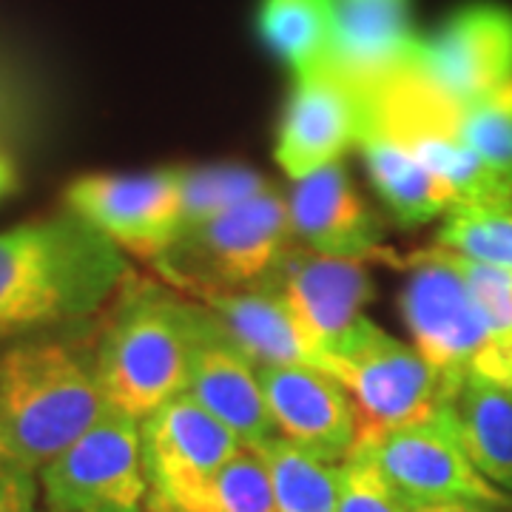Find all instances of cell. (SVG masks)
Instances as JSON below:
<instances>
[{
    "label": "cell",
    "instance_id": "6da1fadb",
    "mask_svg": "<svg viewBox=\"0 0 512 512\" xmlns=\"http://www.w3.org/2000/svg\"><path fill=\"white\" fill-rule=\"evenodd\" d=\"M128 274L126 254L69 208L0 231V339L97 319Z\"/></svg>",
    "mask_w": 512,
    "mask_h": 512
},
{
    "label": "cell",
    "instance_id": "7a4b0ae2",
    "mask_svg": "<svg viewBox=\"0 0 512 512\" xmlns=\"http://www.w3.org/2000/svg\"><path fill=\"white\" fill-rule=\"evenodd\" d=\"M97 319L0 339V424L40 473L109 413L94 359Z\"/></svg>",
    "mask_w": 512,
    "mask_h": 512
},
{
    "label": "cell",
    "instance_id": "3957f363",
    "mask_svg": "<svg viewBox=\"0 0 512 512\" xmlns=\"http://www.w3.org/2000/svg\"><path fill=\"white\" fill-rule=\"evenodd\" d=\"M200 305L140 274L126 276L97 316L94 359L111 410L143 421L183 396Z\"/></svg>",
    "mask_w": 512,
    "mask_h": 512
},
{
    "label": "cell",
    "instance_id": "277c9868",
    "mask_svg": "<svg viewBox=\"0 0 512 512\" xmlns=\"http://www.w3.org/2000/svg\"><path fill=\"white\" fill-rule=\"evenodd\" d=\"M404 265L399 311L421 356L456 387L464 376L512 384V339L487 322L453 256L436 245Z\"/></svg>",
    "mask_w": 512,
    "mask_h": 512
},
{
    "label": "cell",
    "instance_id": "5b68a950",
    "mask_svg": "<svg viewBox=\"0 0 512 512\" xmlns=\"http://www.w3.org/2000/svg\"><path fill=\"white\" fill-rule=\"evenodd\" d=\"M293 245L288 202L274 188L183 231L151 268L183 296L268 285Z\"/></svg>",
    "mask_w": 512,
    "mask_h": 512
},
{
    "label": "cell",
    "instance_id": "8992f818",
    "mask_svg": "<svg viewBox=\"0 0 512 512\" xmlns=\"http://www.w3.org/2000/svg\"><path fill=\"white\" fill-rule=\"evenodd\" d=\"M322 370L348 390L356 407V444H370L404 424L430 419L456 393V384L430 365L416 345H404L367 316L325 353Z\"/></svg>",
    "mask_w": 512,
    "mask_h": 512
},
{
    "label": "cell",
    "instance_id": "52a82bcc",
    "mask_svg": "<svg viewBox=\"0 0 512 512\" xmlns=\"http://www.w3.org/2000/svg\"><path fill=\"white\" fill-rule=\"evenodd\" d=\"M37 481L49 512H146L140 421L109 410L52 458Z\"/></svg>",
    "mask_w": 512,
    "mask_h": 512
},
{
    "label": "cell",
    "instance_id": "ba28073f",
    "mask_svg": "<svg viewBox=\"0 0 512 512\" xmlns=\"http://www.w3.org/2000/svg\"><path fill=\"white\" fill-rule=\"evenodd\" d=\"M367 447L390 484L410 507L427 504H493L512 507V498L478 473L458 439L450 404L430 419L390 430Z\"/></svg>",
    "mask_w": 512,
    "mask_h": 512
},
{
    "label": "cell",
    "instance_id": "9c48e42d",
    "mask_svg": "<svg viewBox=\"0 0 512 512\" xmlns=\"http://www.w3.org/2000/svg\"><path fill=\"white\" fill-rule=\"evenodd\" d=\"M66 208L123 254L154 262L183 231L180 168L146 174H83L63 191Z\"/></svg>",
    "mask_w": 512,
    "mask_h": 512
},
{
    "label": "cell",
    "instance_id": "30bf717a",
    "mask_svg": "<svg viewBox=\"0 0 512 512\" xmlns=\"http://www.w3.org/2000/svg\"><path fill=\"white\" fill-rule=\"evenodd\" d=\"M413 55L430 83L467 109L512 80V9L501 3L461 6L433 35L416 37Z\"/></svg>",
    "mask_w": 512,
    "mask_h": 512
},
{
    "label": "cell",
    "instance_id": "8fae6325",
    "mask_svg": "<svg viewBox=\"0 0 512 512\" xmlns=\"http://www.w3.org/2000/svg\"><path fill=\"white\" fill-rule=\"evenodd\" d=\"M140 444L148 481L146 512L197 490L245 447L188 393L140 421Z\"/></svg>",
    "mask_w": 512,
    "mask_h": 512
},
{
    "label": "cell",
    "instance_id": "7c38bea8",
    "mask_svg": "<svg viewBox=\"0 0 512 512\" xmlns=\"http://www.w3.org/2000/svg\"><path fill=\"white\" fill-rule=\"evenodd\" d=\"M322 367L328 353L348 333L373 299V276L362 259H342L308 251L293 242L271 282Z\"/></svg>",
    "mask_w": 512,
    "mask_h": 512
},
{
    "label": "cell",
    "instance_id": "4fadbf2b",
    "mask_svg": "<svg viewBox=\"0 0 512 512\" xmlns=\"http://www.w3.org/2000/svg\"><path fill=\"white\" fill-rule=\"evenodd\" d=\"M256 370L276 436L325 464H342L359 436L348 390L328 370L313 365Z\"/></svg>",
    "mask_w": 512,
    "mask_h": 512
},
{
    "label": "cell",
    "instance_id": "5bb4252c",
    "mask_svg": "<svg viewBox=\"0 0 512 512\" xmlns=\"http://www.w3.org/2000/svg\"><path fill=\"white\" fill-rule=\"evenodd\" d=\"M362 126L359 89L333 63L299 74L279 123L274 157L293 183L356 146Z\"/></svg>",
    "mask_w": 512,
    "mask_h": 512
},
{
    "label": "cell",
    "instance_id": "9a60e30c",
    "mask_svg": "<svg viewBox=\"0 0 512 512\" xmlns=\"http://www.w3.org/2000/svg\"><path fill=\"white\" fill-rule=\"evenodd\" d=\"M285 202L296 245L325 256L399 265L382 242V222L359 197L342 160L296 180Z\"/></svg>",
    "mask_w": 512,
    "mask_h": 512
},
{
    "label": "cell",
    "instance_id": "2e32d148",
    "mask_svg": "<svg viewBox=\"0 0 512 512\" xmlns=\"http://www.w3.org/2000/svg\"><path fill=\"white\" fill-rule=\"evenodd\" d=\"M185 393L202 404L214 419H220L251 450L276 436L259 384V370L228 339L217 316L205 305L197 311L191 376Z\"/></svg>",
    "mask_w": 512,
    "mask_h": 512
},
{
    "label": "cell",
    "instance_id": "e0dca14e",
    "mask_svg": "<svg viewBox=\"0 0 512 512\" xmlns=\"http://www.w3.org/2000/svg\"><path fill=\"white\" fill-rule=\"evenodd\" d=\"M194 302L205 305L217 316L228 339L256 367H319L316 353L302 336L296 319L274 285H256V288H239V291H208L194 296Z\"/></svg>",
    "mask_w": 512,
    "mask_h": 512
},
{
    "label": "cell",
    "instance_id": "ac0fdd59",
    "mask_svg": "<svg viewBox=\"0 0 512 512\" xmlns=\"http://www.w3.org/2000/svg\"><path fill=\"white\" fill-rule=\"evenodd\" d=\"M336 55L333 66L356 86L387 72L416 37L407 23V0H333Z\"/></svg>",
    "mask_w": 512,
    "mask_h": 512
},
{
    "label": "cell",
    "instance_id": "d6986e66",
    "mask_svg": "<svg viewBox=\"0 0 512 512\" xmlns=\"http://www.w3.org/2000/svg\"><path fill=\"white\" fill-rule=\"evenodd\" d=\"M450 413L478 473L512 498V384L464 376Z\"/></svg>",
    "mask_w": 512,
    "mask_h": 512
},
{
    "label": "cell",
    "instance_id": "ffe728a7",
    "mask_svg": "<svg viewBox=\"0 0 512 512\" xmlns=\"http://www.w3.org/2000/svg\"><path fill=\"white\" fill-rule=\"evenodd\" d=\"M356 146L362 148L370 183L382 197L384 208L402 225H424L447 214L458 202L447 185L390 137L362 128Z\"/></svg>",
    "mask_w": 512,
    "mask_h": 512
},
{
    "label": "cell",
    "instance_id": "44dd1931",
    "mask_svg": "<svg viewBox=\"0 0 512 512\" xmlns=\"http://www.w3.org/2000/svg\"><path fill=\"white\" fill-rule=\"evenodd\" d=\"M256 35L296 77L333 63L336 3L333 0H259Z\"/></svg>",
    "mask_w": 512,
    "mask_h": 512
},
{
    "label": "cell",
    "instance_id": "7402d4cb",
    "mask_svg": "<svg viewBox=\"0 0 512 512\" xmlns=\"http://www.w3.org/2000/svg\"><path fill=\"white\" fill-rule=\"evenodd\" d=\"M254 450L271 476L274 512H339L336 464L308 456L279 436Z\"/></svg>",
    "mask_w": 512,
    "mask_h": 512
},
{
    "label": "cell",
    "instance_id": "603a6c76",
    "mask_svg": "<svg viewBox=\"0 0 512 512\" xmlns=\"http://www.w3.org/2000/svg\"><path fill=\"white\" fill-rule=\"evenodd\" d=\"M154 512H274V487L259 453L242 447L197 490Z\"/></svg>",
    "mask_w": 512,
    "mask_h": 512
},
{
    "label": "cell",
    "instance_id": "cb8c5ba5",
    "mask_svg": "<svg viewBox=\"0 0 512 512\" xmlns=\"http://www.w3.org/2000/svg\"><path fill=\"white\" fill-rule=\"evenodd\" d=\"M444 251L512 271V205H456L436 234Z\"/></svg>",
    "mask_w": 512,
    "mask_h": 512
},
{
    "label": "cell",
    "instance_id": "d4e9b609",
    "mask_svg": "<svg viewBox=\"0 0 512 512\" xmlns=\"http://www.w3.org/2000/svg\"><path fill=\"white\" fill-rule=\"evenodd\" d=\"M271 183L245 165H202V168H180V191H183V231L200 222L220 217L222 211L239 202L259 197ZM180 231V234H183Z\"/></svg>",
    "mask_w": 512,
    "mask_h": 512
},
{
    "label": "cell",
    "instance_id": "484cf974",
    "mask_svg": "<svg viewBox=\"0 0 512 512\" xmlns=\"http://www.w3.org/2000/svg\"><path fill=\"white\" fill-rule=\"evenodd\" d=\"M458 134L493 171L512 177V80L461 109Z\"/></svg>",
    "mask_w": 512,
    "mask_h": 512
},
{
    "label": "cell",
    "instance_id": "4316f807",
    "mask_svg": "<svg viewBox=\"0 0 512 512\" xmlns=\"http://www.w3.org/2000/svg\"><path fill=\"white\" fill-rule=\"evenodd\" d=\"M339 512H410V504L384 476L367 447H353L350 456L336 464Z\"/></svg>",
    "mask_w": 512,
    "mask_h": 512
},
{
    "label": "cell",
    "instance_id": "83f0119b",
    "mask_svg": "<svg viewBox=\"0 0 512 512\" xmlns=\"http://www.w3.org/2000/svg\"><path fill=\"white\" fill-rule=\"evenodd\" d=\"M40 481L32 470L0 476V512H37Z\"/></svg>",
    "mask_w": 512,
    "mask_h": 512
},
{
    "label": "cell",
    "instance_id": "f1b7e54d",
    "mask_svg": "<svg viewBox=\"0 0 512 512\" xmlns=\"http://www.w3.org/2000/svg\"><path fill=\"white\" fill-rule=\"evenodd\" d=\"M15 470H29V467L20 461L15 444H12V439L6 436V430H3V424H0V476L15 473Z\"/></svg>",
    "mask_w": 512,
    "mask_h": 512
},
{
    "label": "cell",
    "instance_id": "f546056e",
    "mask_svg": "<svg viewBox=\"0 0 512 512\" xmlns=\"http://www.w3.org/2000/svg\"><path fill=\"white\" fill-rule=\"evenodd\" d=\"M410 512H512V507H493V504H427V507H410Z\"/></svg>",
    "mask_w": 512,
    "mask_h": 512
},
{
    "label": "cell",
    "instance_id": "4dcf8cb0",
    "mask_svg": "<svg viewBox=\"0 0 512 512\" xmlns=\"http://www.w3.org/2000/svg\"><path fill=\"white\" fill-rule=\"evenodd\" d=\"M12 188H15V171H12L9 160L0 154V197H6Z\"/></svg>",
    "mask_w": 512,
    "mask_h": 512
},
{
    "label": "cell",
    "instance_id": "1f68e13d",
    "mask_svg": "<svg viewBox=\"0 0 512 512\" xmlns=\"http://www.w3.org/2000/svg\"><path fill=\"white\" fill-rule=\"evenodd\" d=\"M37 512H49V510H37Z\"/></svg>",
    "mask_w": 512,
    "mask_h": 512
}]
</instances>
